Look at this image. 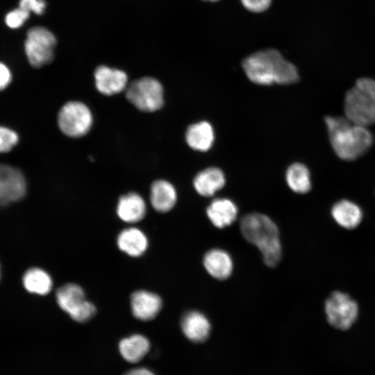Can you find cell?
Masks as SVG:
<instances>
[{
	"label": "cell",
	"mask_w": 375,
	"mask_h": 375,
	"mask_svg": "<svg viewBox=\"0 0 375 375\" xmlns=\"http://www.w3.org/2000/svg\"><path fill=\"white\" fill-rule=\"evenodd\" d=\"M176 199V191L171 183L158 180L151 185L150 201L156 210L160 212L169 211L175 206Z\"/></svg>",
	"instance_id": "cell-19"
},
{
	"label": "cell",
	"mask_w": 375,
	"mask_h": 375,
	"mask_svg": "<svg viewBox=\"0 0 375 375\" xmlns=\"http://www.w3.org/2000/svg\"><path fill=\"white\" fill-rule=\"evenodd\" d=\"M224 172L218 167H211L199 172L194 178L193 185L198 194L211 197L225 185Z\"/></svg>",
	"instance_id": "cell-16"
},
{
	"label": "cell",
	"mask_w": 375,
	"mask_h": 375,
	"mask_svg": "<svg viewBox=\"0 0 375 375\" xmlns=\"http://www.w3.org/2000/svg\"><path fill=\"white\" fill-rule=\"evenodd\" d=\"M185 140L188 146L195 151H208L214 143V129L206 121L192 124L186 131Z\"/></svg>",
	"instance_id": "cell-18"
},
{
	"label": "cell",
	"mask_w": 375,
	"mask_h": 375,
	"mask_svg": "<svg viewBox=\"0 0 375 375\" xmlns=\"http://www.w3.org/2000/svg\"><path fill=\"white\" fill-rule=\"evenodd\" d=\"M23 283L28 292L40 295L48 294L53 285L49 274L40 268L28 270L23 277Z\"/></svg>",
	"instance_id": "cell-24"
},
{
	"label": "cell",
	"mask_w": 375,
	"mask_h": 375,
	"mask_svg": "<svg viewBox=\"0 0 375 375\" xmlns=\"http://www.w3.org/2000/svg\"><path fill=\"white\" fill-rule=\"evenodd\" d=\"M240 228L245 240L260 250L267 266L275 267L279 262L282 255L279 231L269 217L258 212L247 214Z\"/></svg>",
	"instance_id": "cell-3"
},
{
	"label": "cell",
	"mask_w": 375,
	"mask_h": 375,
	"mask_svg": "<svg viewBox=\"0 0 375 375\" xmlns=\"http://www.w3.org/2000/svg\"><path fill=\"white\" fill-rule=\"evenodd\" d=\"M331 214L340 226L349 229L356 228L361 222L362 217L359 206L345 199L334 204Z\"/></svg>",
	"instance_id": "cell-22"
},
{
	"label": "cell",
	"mask_w": 375,
	"mask_h": 375,
	"mask_svg": "<svg viewBox=\"0 0 375 375\" xmlns=\"http://www.w3.org/2000/svg\"><path fill=\"white\" fill-rule=\"evenodd\" d=\"M19 136L13 130L0 126V153L10 151L18 142Z\"/></svg>",
	"instance_id": "cell-25"
},
{
	"label": "cell",
	"mask_w": 375,
	"mask_h": 375,
	"mask_svg": "<svg viewBox=\"0 0 375 375\" xmlns=\"http://www.w3.org/2000/svg\"><path fill=\"white\" fill-rule=\"evenodd\" d=\"M325 311L328 323L335 328L347 330L355 322L358 307L348 294L334 292L325 303Z\"/></svg>",
	"instance_id": "cell-9"
},
{
	"label": "cell",
	"mask_w": 375,
	"mask_h": 375,
	"mask_svg": "<svg viewBox=\"0 0 375 375\" xmlns=\"http://www.w3.org/2000/svg\"><path fill=\"white\" fill-rule=\"evenodd\" d=\"M238 207L231 199L217 198L211 201L206 209V214L211 223L222 228L233 224L238 216Z\"/></svg>",
	"instance_id": "cell-14"
},
{
	"label": "cell",
	"mask_w": 375,
	"mask_h": 375,
	"mask_svg": "<svg viewBox=\"0 0 375 375\" xmlns=\"http://www.w3.org/2000/svg\"><path fill=\"white\" fill-rule=\"evenodd\" d=\"M19 7L28 12L42 15L46 8V2L44 0H20Z\"/></svg>",
	"instance_id": "cell-27"
},
{
	"label": "cell",
	"mask_w": 375,
	"mask_h": 375,
	"mask_svg": "<svg viewBox=\"0 0 375 375\" xmlns=\"http://www.w3.org/2000/svg\"><path fill=\"white\" fill-rule=\"evenodd\" d=\"M206 1H218V0H206Z\"/></svg>",
	"instance_id": "cell-31"
},
{
	"label": "cell",
	"mask_w": 375,
	"mask_h": 375,
	"mask_svg": "<svg viewBox=\"0 0 375 375\" xmlns=\"http://www.w3.org/2000/svg\"><path fill=\"white\" fill-rule=\"evenodd\" d=\"M181 329L185 337L194 342L205 341L210 332V323L202 312L192 310L181 319Z\"/></svg>",
	"instance_id": "cell-13"
},
{
	"label": "cell",
	"mask_w": 375,
	"mask_h": 375,
	"mask_svg": "<svg viewBox=\"0 0 375 375\" xmlns=\"http://www.w3.org/2000/svg\"><path fill=\"white\" fill-rule=\"evenodd\" d=\"M272 0H241L242 5L249 11L260 12L267 10Z\"/></svg>",
	"instance_id": "cell-28"
},
{
	"label": "cell",
	"mask_w": 375,
	"mask_h": 375,
	"mask_svg": "<svg viewBox=\"0 0 375 375\" xmlns=\"http://www.w3.org/2000/svg\"><path fill=\"white\" fill-rule=\"evenodd\" d=\"M26 192L22 172L12 166L0 163V207L22 199Z\"/></svg>",
	"instance_id": "cell-10"
},
{
	"label": "cell",
	"mask_w": 375,
	"mask_h": 375,
	"mask_svg": "<svg viewBox=\"0 0 375 375\" xmlns=\"http://www.w3.org/2000/svg\"><path fill=\"white\" fill-rule=\"evenodd\" d=\"M203 262L208 273L218 280L228 278L233 272L232 258L229 253L223 249L209 250L204 255Z\"/></svg>",
	"instance_id": "cell-15"
},
{
	"label": "cell",
	"mask_w": 375,
	"mask_h": 375,
	"mask_svg": "<svg viewBox=\"0 0 375 375\" xmlns=\"http://www.w3.org/2000/svg\"><path fill=\"white\" fill-rule=\"evenodd\" d=\"M56 45V39L48 29L40 26L29 29L25 41V52L29 63L34 67L50 63Z\"/></svg>",
	"instance_id": "cell-8"
},
{
	"label": "cell",
	"mask_w": 375,
	"mask_h": 375,
	"mask_svg": "<svg viewBox=\"0 0 375 375\" xmlns=\"http://www.w3.org/2000/svg\"><path fill=\"white\" fill-rule=\"evenodd\" d=\"M59 307L78 322L91 319L96 312L95 306L85 297L83 290L77 284L67 283L56 292Z\"/></svg>",
	"instance_id": "cell-7"
},
{
	"label": "cell",
	"mask_w": 375,
	"mask_h": 375,
	"mask_svg": "<svg viewBox=\"0 0 375 375\" xmlns=\"http://www.w3.org/2000/svg\"><path fill=\"white\" fill-rule=\"evenodd\" d=\"M242 67L251 82L262 85L292 84L299 78L297 67L276 49L251 54L244 60Z\"/></svg>",
	"instance_id": "cell-1"
},
{
	"label": "cell",
	"mask_w": 375,
	"mask_h": 375,
	"mask_svg": "<svg viewBox=\"0 0 375 375\" xmlns=\"http://www.w3.org/2000/svg\"><path fill=\"white\" fill-rule=\"evenodd\" d=\"M119 249L130 256L138 257L142 255L148 247V240L145 234L136 228L123 230L117 239Z\"/></svg>",
	"instance_id": "cell-20"
},
{
	"label": "cell",
	"mask_w": 375,
	"mask_h": 375,
	"mask_svg": "<svg viewBox=\"0 0 375 375\" xmlns=\"http://www.w3.org/2000/svg\"><path fill=\"white\" fill-rule=\"evenodd\" d=\"M345 117L350 121L368 127L375 123V81L358 78L345 94Z\"/></svg>",
	"instance_id": "cell-4"
},
{
	"label": "cell",
	"mask_w": 375,
	"mask_h": 375,
	"mask_svg": "<svg viewBox=\"0 0 375 375\" xmlns=\"http://www.w3.org/2000/svg\"><path fill=\"white\" fill-rule=\"evenodd\" d=\"M325 124L331 147L342 160L357 159L373 144V135L368 127L356 124L346 117L327 116Z\"/></svg>",
	"instance_id": "cell-2"
},
{
	"label": "cell",
	"mask_w": 375,
	"mask_h": 375,
	"mask_svg": "<svg viewBox=\"0 0 375 375\" xmlns=\"http://www.w3.org/2000/svg\"><path fill=\"white\" fill-rule=\"evenodd\" d=\"M12 74L8 67L0 62V91L4 90L10 83Z\"/></svg>",
	"instance_id": "cell-29"
},
{
	"label": "cell",
	"mask_w": 375,
	"mask_h": 375,
	"mask_svg": "<svg viewBox=\"0 0 375 375\" xmlns=\"http://www.w3.org/2000/svg\"><path fill=\"white\" fill-rule=\"evenodd\" d=\"M146 204L142 197L137 193L130 192L122 196L117 206V214L124 222L135 223L145 216Z\"/></svg>",
	"instance_id": "cell-17"
},
{
	"label": "cell",
	"mask_w": 375,
	"mask_h": 375,
	"mask_svg": "<svg viewBox=\"0 0 375 375\" xmlns=\"http://www.w3.org/2000/svg\"><path fill=\"white\" fill-rule=\"evenodd\" d=\"M150 348L149 340L142 335L134 334L122 339L119 344L122 356L129 362L141 360Z\"/></svg>",
	"instance_id": "cell-21"
},
{
	"label": "cell",
	"mask_w": 375,
	"mask_h": 375,
	"mask_svg": "<svg viewBox=\"0 0 375 375\" xmlns=\"http://www.w3.org/2000/svg\"><path fill=\"white\" fill-rule=\"evenodd\" d=\"M29 15L30 12L19 7L6 15L5 22L10 28H17L26 21L29 17Z\"/></svg>",
	"instance_id": "cell-26"
},
{
	"label": "cell",
	"mask_w": 375,
	"mask_h": 375,
	"mask_svg": "<svg viewBox=\"0 0 375 375\" xmlns=\"http://www.w3.org/2000/svg\"><path fill=\"white\" fill-rule=\"evenodd\" d=\"M125 375H155L151 370L144 368L140 367L133 369L128 372Z\"/></svg>",
	"instance_id": "cell-30"
},
{
	"label": "cell",
	"mask_w": 375,
	"mask_h": 375,
	"mask_svg": "<svg viewBox=\"0 0 375 375\" xmlns=\"http://www.w3.org/2000/svg\"><path fill=\"white\" fill-rule=\"evenodd\" d=\"M285 179L289 188L296 193L305 194L311 189L310 172L302 163L295 162L290 165Z\"/></svg>",
	"instance_id": "cell-23"
},
{
	"label": "cell",
	"mask_w": 375,
	"mask_h": 375,
	"mask_svg": "<svg viewBox=\"0 0 375 375\" xmlns=\"http://www.w3.org/2000/svg\"><path fill=\"white\" fill-rule=\"evenodd\" d=\"M162 306V299L155 293L138 290L132 294L131 307L134 317L148 321L157 316Z\"/></svg>",
	"instance_id": "cell-12"
},
{
	"label": "cell",
	"mask_w": 375,
	"mask_h": 375,
	"mask_svg": "<svg viewBox=\"0 0 375 375\" xmlns=\"http://www.w3.org/2000/svg\"><path fill=\"white\" fill-rule=\"evenodd\" d=\"M94 76L96 88L103 94L114 95L127 88V75L120 69L101 65L97 67Z\"/></svg>",
	"instance_id": "cell-11"
},
{
	"label": "cell",
	"mask_w": 375,
	"mask_h": 375,
	"mask_svg": "<svg viewBox=\"0 0 375 375\" xmlns=\"http://www.w3.org/2000/svg\"><path fill=\"white\" fill-rule=\"evenodd\" d=\"M93 122L89 108L80 101H69L60 110L58 124L60 131L68 137L80 138L86 135Z\"/></svg>",
	"instance_id": "cell-6"
},
{
	"label": "cell",
	"mask_w": 375,
	"mask_h": 375,
	"mask_svg": "<svg viewBox=\"0 0 375 375\" xmlns=\"http://www.w3.org/2000/svg\"><path fill=\"white\" fill-rule=\"evenodd\" d=\"M128 101L142 112H155L163 106L164 92L161 83L156 78L143 77L133 81L126 88Z\"/></svg>",
	"instance_id": "cell-5"
}]
</instances>
